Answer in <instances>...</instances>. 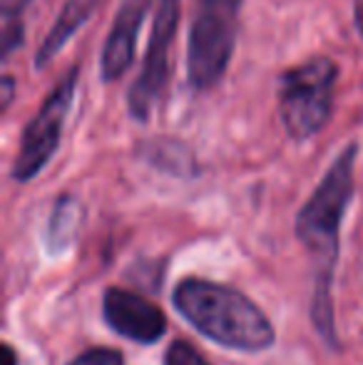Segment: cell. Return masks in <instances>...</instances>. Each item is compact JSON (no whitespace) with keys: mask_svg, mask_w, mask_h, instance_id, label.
<instances>
[{"mask_svg":"<svg viewBox=\"0 0 363 365\" xmlns=\"http://www.w3.org/2000/svg\"><path fill=\"white\" fill-rule=\"evenodd\" d=\"M359 145L349 142L304 207L296 212L294 234L299 244L309 251L314 261V293H311V323L319 338L331 348L341 351L339 331H336L334 313V269L341 256V226H344L346 212L356 197V162H359Z\"/></svg>","mask_w":363,"mask_h":365,"instance_id":"cell-1","label":"cell"},{"mask_svg":"<svg viewBox=\"0 0 363 365\" xmlns=\"http://www.w3.org/2000/svg\"><path fill=\"white\" fill-rule=\"evenodd\" d=\"M177 313L212 343L239 353H264L276 343L274 323L244 291L187 276L172 291Z\"/></svg>","mask_w":363,"mask_h":365,"instance_id":"cell-2","label":"cell"},{"mask_svg":"<svg viewBox=\"0 0 363 365\" xmlns=\"http://www.w3.org/2000/svg\"><path fill=\"white\" fill-rule=\"evenodd\" d=\"M339 65L329 55H314L279 75V117L294 142H309L334 117Z\"/></svg>","mask_w":363,"mask_h":365,"instance_id":"cell-3","label":"cell"},{"mask_svg":"<svg viewBox=\"0 0 363 365\" xmlns=\"http://www.w3.org/2000/svg\"><path fill=\"white\" fill-rule=\"evenodd\" d=\"M244 0H197L187 38V82L209 92L224 80L234 58Z\"/></svg>","mask_w":363,"mask_h":365,"instance_id":"cell-4","label":"cell"},{"mask_svg":"<svg viewBox=\"0 0 363 365\" xmlns=\"http://www.w3.org/2000/svg\"><path fill=\"white\" fill-rule=\"evenodd\" d=\"M78 82H80V65H73V68L65 70V75L50 90V95L43 100L38 112L23 127L18 154H15L13 169H10L13 182L20 184L33 182L48 167L50 159L55 157L60 140H63L65 122H68V115L73 110Z\"/></svg>","mask_w":363,"mask_h":365,"instance_id":"cell-5","label":"cell"},{"mask_svg":"<svg viewBox=\"0 0 363 365\" xmlns=\"http://www.w3.org/2000/svg\"><path fill=\"white\" fill-rule=\"evenodd\" d=\"M182 0H157L150 43L142 58L140 75L127 90V112L135 122H147L157 102L165 97L172 75V45L177 38Z\"/></svg>","mask_w":363,"mask_h":365,"instance_id":"cell-6","label":"cell"},{"mask_svg":"<svg viewBox=\"0 0 363 365\" xmlns=\"http://www.w3.org/2000/svg\"><path fill=\"white\" fill-rule=\"evenodd\" d=\"M102 321L112 333L140 346L160 343L170 328V318L155 301L120 286L102 293Z\"/></svg>","mask_w":363,"mask_h":365,"instance_id":"cell-7","label":"cell"},{"mask_svg":"<svg viewBox=\"0 0 363 365\" xmlns=\"http://www.w3.org/2000/svg\"><path fill=\"white\" fill-rule=\"evenodd\" d=\"M152 0H122L100 53V77L105 85L122 80L137 55V35L150 15Z\"/></svg>","mask_w":363,"mask_h":365,"instance_id":"cell-8","label":"cell"},{"mask_svg":"<svg viewBox=\"0 0 363 365\" xmlns=\"http://www.w3.org/2000/svg\"><path fill=\"white\" fill-rule=\"evenodd\" d=\"M97 3H100V0H65L63 10H60V15L55 18L53 28L48 30V35H45L43 43H40L38 53H35V70H43L53 63L55 55H58L60 50L70 43V38L92 18Z\"/></svg>","mask_w":363,"mask_h":365,"instance_id":"cell-9","label":"cell"},{"mask_svg":"<svg viewBox=\"0 0 363 365\" xmlns=\"http://www.w3.org/2000/svg\"><path fill=\"white\" fill-rule=\"evenodd\" d=\"M137 157L157 172L177 179H194L199 174V162L194 152L182 140H172V137L142 140L137 145Z\"/></svg>","mask_w":363,"mask_h":365,"instance_id":"cell-10","label":"cell"},{"mask_svg":"<svg viewBox=\"0 0 363 365\" xmlns=\"http://www.w3.org/2000/svg\"><path fill=\"white\" fill-rule=\"evenodd\" d=\"M80 202L73 194H63L55 199V207L43 231V246L48 256H63L75 246L80 231Z\"/></svg>","mask_w":363,"mask_h":365,"instance_id":"cell-11","label":"cell"},{"mask_svg":"<svg viewBox=\"0 0 363 365\" xmlns=\"http://www.w3.org/2000/svg\"><path fill=\"white\" fill-rule=\"evenodd\" d=\"M33 5V0H0V48H3V60H8L25 40V13Z\"/></svg>","mask_w":363,"mask_h":365,"instance_id":"cell-12","label":"cell"},{"mask_svg":"<svg viewBox=\"0 0 363 365\" xmlns=\"http://www.w3.org/2000/svg\"><path fill=\"white\" fill-rule=\"evenodd\" d=\"M162 365H212L189 341H172L165 351Z\"/></svg>","mask_w":363,"mask_h":365,"instance_id":"cell-13","label":"cell"},{"mask_svg":"<svg viewBox=\"0 0 363 365\" xmlns=\"http://www.w3.org/2000/svg\"><path fill=\"white\" fill-rule=\"evenodd\" d=\"M68 365H125V356L115 348H90L75 356Z\"/></svg>","mask_w":363,"mask_h":365,"instance_id":"cell-14","label":"cell"},{"mask_svg":"<svg viewBox=\"0 0 363 365\" xmlns=\"http://www.w3.org/2000/svg\"><path fill=\"white\" fill-rule=\"evenodd\" d=\"M13 90H15L13 77L5 75V77H3V105H5V107H8L10 102H13Z\"/></svg>","mask_w":363,"mask_h":365,"instance_id":"cell-15","label":"cell"},{"mask_svg":"<svg viewBox=\"0 0 363 365\" xmlns=\"http://www.w3.org/2000/svg\"><path fill=\"white\" fill-rule=\"evenodd\" d=\"M3 358H5L3 365H18V353H15V348L10 346V343L3 346Z\"/></svg>","mask_w":363,"mask_h":365,"instance_id":"cell-16","label":"cell"}]
</instances>
